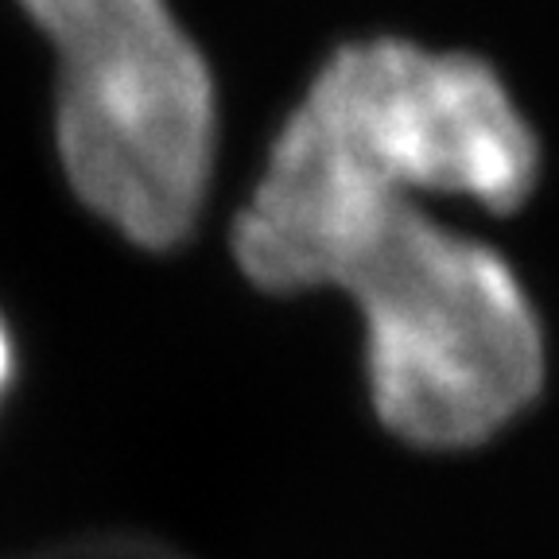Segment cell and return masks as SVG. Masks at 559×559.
<instances>
[{"label": "cell", "instance_id": "obj_2", "mask_svg": "<svg viewBox=\"0 0 559 559\" xmlns=\"http://www.w3.org/2000/svg\"><path fill=\"white\" fill-rule=\"evenodd\" d=\"M59 62L67 183L124 241L164 253L206 210L218 94L167 0H20Z\"/></svg>", "mask_w": 559, "mask_h": 559}, {"label": "cell", "instance_id": "obj_1", "mask_svg": "<svg viewBox=\"0 0 559 559\" xmlns=\"http://www.w3.org/2000/svg\"><path fill=\"white\" fill-rule=\"evenodd\" d=\"M229 249L261 292L354 299L373 408L404 443L478 447L540 396L544 331L506 257L431 218L424 194L304 105L272 140Z\"/></svg>", "mask_w": 559, "mask_h": 559}, {"label": "cell", "instance_id": "obj_4", "mask_svg": "<svg viewBox=\"0 0 559 559\" xmlns=\"http://www.w3.org/2000/svg\"><path fill=\"white\" fill-rule=\"evenodd\" d=\"M9 377H12V338L0 323V393L9 389Z\"/></svg>", "mask_w": 559, "mask_h": 559}, {"label": "cell", "instance_id": "obj_3", "mask_svg": "<svg viewBox=\"0 0 559 559\" xmlns=\"http://www.w3.org/2000/svg\"><path fill=\"white\" fill-rule=\"evenodd\" d=\"M35 559H183L156 540H132V536H109V540H82Z\"/></svg>", "mask_w": 559, "mask_h": 559}]
</instances>
